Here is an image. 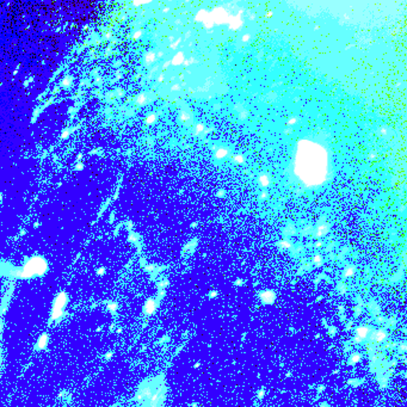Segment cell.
I'll list each match as a JSON object with an SVG mask.
<instances>
[{
  "label": "cell",
  "instance_id": "5b68a950",
  "mask_svg": "<svg viewBox=\"0 0 407 407\" xmlns=\"http://www.w3.org/2000/svg\"><path fill=\"white\" fill-rule=\"evenodd\" d=\"M260 299H261V301H263L264 303L271 305V303H273L276 296H275V294H273L271 290H269V291H265L264 294H261V295H260Z\"/></svg>",
  "mask_w": 407,
  "mask_h": 407
},
{
  "label": "cell",
  "instance_id": "6da1fadb",
  "mask_svg": "<svg viewBox=\"0 0 407 407\" xmlns=\"http://www.w3.org/2000/svg\"><path fill=\"white\" fill-rule=\"evenodd\" d=\"M67 306V296L66 294H60L59 296H56L54 303H53V310H51V320L53 321H57L62 318L63 313H65V308Z\"/></svg>",
  "mask_w": 407,
  "mask_h": 407
},
{
  "label": "cell",
  "instance_id": "ba28073f",
  "mask_svg": "<svg viewBox=\"0 0 407 407\" xmlns=\"http://www.w3.org/2000/svg\"><path fill=\"white\" fill-rule=\"evenodd\" d=\"M360 360V355L359 354H355V355H352V357H351V363H357V362H359Z\"/></svg>",
  "mask_w": 407,
  "mask_h": 407
},
{
  "label": "cell",
  "instance_id": "7a4b0ae2",
  "mask_svg": "<svg viewBox=\"0 0 407 407\" xmlns=\"http://www.w3.org/2000/svg\"><path fill=\"white\" fill-rule=\"evenodd\" d=\"M371 342L372 343H376V344H380V343H383L387 338H388V332L383 328H380V330H375L372 333H371Z\"/></svg>",
  "mask_w": 407,
  "mask_h": 407
},
{
  "label": "cell",
  "instance_id": "8992f818",
  "mask_svg": "<svg viewBox=\"0 0 407 407\" xmlns=\"http://www.w3.org/2000/svg\"><path fill=\"white\" fill-rule=\"evenodd\" d=\"M155 308H156V303H155V301L153 300V299H151V300H148L147 302H146V306H145V312H146V314H153L154 312H155Z\"/></svg>",
  "mask_w": 407,
  "mask_h": 407
},
{
  "label": "cell",
  "instance_id": "52a82bcc",
  "mask_svg": "<svg viewBox=\"0 0 407 407\" xmlns=\"http://www.w3.org/2000/svg\"><path fill=\"white\" fill-rule=\"evenodd\" d=\"M46 345H47V336L43 334V336L41 337V339L38 340V348H40V349H43Z\"/></svg>",
  "mask_w": 407,
  "mask_h": 407
},
{
  "label": "cell",
  "instance_id": "3957f363",
  "mask_svg": "<svg viewBox=\"0 0 407 407\" xmlns=\"http://www.w3.org/2000/svg\"><path fill=\"white\" fill-rule=\"evenodd\" d=\"M370 332H371V327H369V326H360V327H357L355 342H356V343H360L362 340L366 339L368 336L370 334Z\"/></svg>",
  "mask_w": 407,
  "mask_h": 407
},
{
  "label": "cell",
  "instance_id": "9c48e42d",
  "mask_svg": "<svg viewBox=\"0 0 407 407\" xmlns=\"http://www.w3.org/2000/svg\"><path fill=\"white\" fill-rule=\"evenodd\" d=\"M321 407H328V406H327V405H322Z\"/></svg>",
  "mask_w": 407,
  "mask_h": 407
},
{
  "label": "cell",
  "instance_id": "277c9868",
  "mask_svg": "<svg viewBox=\"0 0 407 407\" xmlns=\"http://www.w3.org/2000/svg\"><path fill=\"white\" fill-rule=\"evenodd\" d=\"M160 396H161V387H156L155 390L152 393V396L149 398L148 400V404H149V407H156L159 405V400H160Z\"/></svg>",
  "mask_w": 407,
  "mask_h": 407
}]
</instances>
